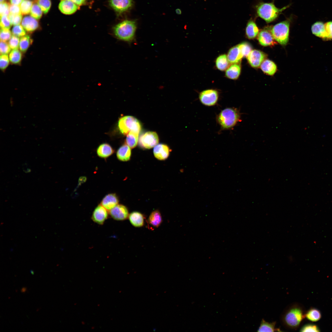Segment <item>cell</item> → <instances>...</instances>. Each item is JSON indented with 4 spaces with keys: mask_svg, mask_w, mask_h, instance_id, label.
<instances>
[{
    "mask_svg": "<svg viewBox=\"0 0 332 332\" xmlns=\"http://www.w3.org/2000/svg\"><path fill=\"white\" fill-rule=\"evenodd\" d=\"M9 57L10 61L12 64H19L22 59V52L18 49H12L9 53Z\"/></svg>",
    "mask_w": 332,
    "mask_h": 332,
    "instance_id": "cell-30",
    "label": "cell"
},
{
    "mask_svg": "<svg viewBox=\"0 0 332 332\" xmlns=\"http://www.w3.org/2000/svg\"><path fill=\"white\" fill-rule=\"evenodd\" d=\"M269 28L262 30L258 34V39L259 43L264 46H273L276 44Z\"/></svg>",
    "mask_w": 332,
    "mask_h": 332,
    "instance_id": "cell-12",
    "label": "cell"
},
{
    "mask_svg": "<svg viewBox=\"0 0 332 332\" xmlns=\"http://www.w3.org/2000/svg\"><path fill=\"white\" fill-rule=\"evenodd\" d=\"M22 169L25 173H29L31 172V169L28 167V164L26 163H25L22 165Z\"/></svg>",
    "mask_w": 332,
    "mask_h": 332,
    "instance_id": "cell-48",
    "label": "cell"
},
{
    "mask_svg": "<svg viewBox=\"0 0 332 332\" xmlns=\"http://www.w3.org/2000/svg\"><path fill=\"white\" fill-rule=\"evenodd\" d=\"M305 317L308 320L313 322L319 320L321 318L320 311L315 308L309 309L305 314Z\"/></svg>",
    "mask_w": 332,
    "mask_h": 332,
    "instance_id": "cell-31",
    "label": "cell"
},
{
    "mask_svg": "<svg viewBox=\"0 0 332 332\" xmlns=\"http://www.w3.org/2000/svg\"><path fill=\"white\" fill-rule=\"evenodd\" d=\"M12 24L9 17L7 15L1 16L0 18V27L1 29H10Z\"/></svg>",
    "mask_w": 332,
    "mask_h": 332,
    "instance_id": "cell-41",
    "label": "cell"
},
{
    "mask_svg": "<svg viewBox=\"0 0 332 332\" xmlns=\"http://www.w3.org/2000/svg\"><path fill=\"white\" fill-rule=\"evenodd\" d=\"M78 6L70 0H61L59 5L60 11L65 14H71L75 13Z\"/></svg>",
    "mask_w": 332,
    "mask_h": 332,
    "instance_id": "cell-15",
    "label": "cell"
},
{
    "mask_svg": "<svg viewBox=\"0 0 332 332\" xmlns=\"http://www.w3.org/2000/svg\"><path fill=\"white\" fill-rule=\"evenodd\" d=\"M26 31L22 25H18L14 26L12 30L13 35L18 37H23L26 35Z\"/></svg>",
    "mask_w": 332,
    "mask_h": 332,
    "instance_id": "cell-36",
    "label": "cell"
},
{
    "mask_svg": "<svg viewBox=\"0 0 332 332\" xmlns=\"http://www.w3.org/2000/svg\"><path fill=\"white\" fill-rule=\"evenodd\" d=\"M131 148L127 144H124L121 146L118 149L116 155L118 160L122 161L129 160L131 156Z\"/></svg>",
    "mask_w": 332,
    "mask_h": 332,
    "instance_id": "cell-19",
    "label": "cell"
},
{
    "mask_svg": "<svg viewBox=\"0 0 332 332\" xmlns=\"http://www.w3.org/2000/svg\"><path fill=\"white\" fill-rule=\"evenodd\" d=\"M258 16L267 22H271L278 16L280 13L286 9L288 6L281 9L275 6L273 2H260L256 6Z\"/></svg>",
    "mask_w": 332,
    "mask_h": 332,
    "instance_id": "cell-4",
    "label": "cell"
},
{
    "mask_svg": "<svg viewBox=\"0 0 332 332\" xmlns=\"http://www.w3.org/2000/svg\"><path fill=\"white\" fill-rule=\"evenodd\" d=\"M136 26L134 21L124 20L115 25L113 28L115 37L118 40L129 43L135 40Z\"/></svg>",
    "mask_w": 332,
    "mask_h": 332,
    "instance_id": "cell-2",
    "label": "cell"
},
{
    "mask_svg": "<svg viewBox=\"0 0 332 332\" xmlns=\"http://www.w3.org/2000/svg\"><path fill=\"white\" fill-rule=\"evenodd\" d=\"M267 57L264 53L259 50H252L247 57L250 65L253 67L258 68Z\"/></svg>",
    "mask_w": 332,
    "mask_h": 332,
    "instance_id": "cell-9",
    "label": "cell"
},
{
    "mask_svg": "<svg viewBox=\"0 0 332 332\" xmlns=\"http://www.w3.org/2000/svg\"><path fill=\"white\" fill-rule=\"evenodd\" d=\"M10 4L6 2L0 3V16L4 15H9V14Z\"/></svg>",
    "mask_w": 332,
    "mask_h": 332,
    "instance_id": "cell-45",
    "label": "cell"
},
{
    "mask_svg": "<svg viewBox=\"0 0 332 332\" xmlns=\"http://www.w3.org/2000/svg\"><path fill=\"white\" fill-rule=\"evenodd\" d=\"M76 5L80 6L84 3L85 0H70Z\"/></svg>",
    "mask_w": 332,
    "mask_h": 332,
    "instance_id": "cell-50",
    "label": "cell"
},
{
    "mask_svg": "<svg viewBox=\"0 0 332 332\" xmlns=\"http://www.w3.org/2000/svg\"><path fill=\"white\" fill-rule=\"evenodd\" d=\"M10 14H21V11L19 6L11 4L10 5Z\"/></svg>",
    "mask_w": 332,
    "mask_h": 332,
    "instance_id": "cell-47",
    "label": "cell"
},
{
    "mask_svg": "<svg viewBox=\"0 0 332 332\" xmlns=\"http://www.w3.org/2000/svg\"><path fill=\"white\" fill-rule=\"evenodd\" d=\"M8 17L12 24L14 26L20 25L22 22V16L21 14H14L10 13Z\"/></svg>",
    "mask_w": 332,
    "mask_h": 332,
    "instance_id": "cell-43",
    "label": "cell"
},
{
    "mask_svg": "<svg viewBox=\"0 0 332 332\" xmlns=\"http://www.w3.org/2000/svg\"><path fill=\"white\" fill-rule=\"evenodd\" d=\"M37 3L44 14L48 12L51 6L50 0H38Z\"/></svg>",
    "mask_w": 332,
    "mask_h": 332,
    "instance_id": "cell-37",
    "label": "cell"
},
{
    "mask_svg": "<svg viewBox=\"0 0 332 332\" xmlns=\"http://www.w3.org/2000/svg\"><path fill=\"white\" fill-rule=\"evenodd\" d=\"M21 24L25 30L28 33H32L35 31L39 27L38 21L30 16L24 17L22 21Z\"/></svg>",
    "mask_w": 332,
    "mask_h": 332,
    "instance_id": "cell-16",
    "label": "cell"
},
{
    "mask_svg": "<svg viewBox=\"0 0 332 332\" xmlns=\"http://www.w3.org/2000/svg\"><path fill=\"white\" fill-rule=\"evenodd\" d=\"M159 142V138L157 133L154 132H147L140 136L139 144L142 148L150 149L155 146Z\"/></svg>",
    "mask_w": 332,
    "mask_h": 332,
    "instance_id": "cell-7",
    "label": "cell"
},
{
    "mask_svg": "<svg viewBox=\"0 0 332 332\" xmlns=\"http://www.w3.org/2000/svg\"><path fill=\"white\" fill-rule=\"evenodd\" d=\"M30 15L36 19H40L42 16V11L38 4H33L30 11Z\"/></svg>",
    "mask_w": 332,
    "mask_h": 332,
    "instance_id": "cell-34",
    "label": "cell"
},
{
    "mask_svg": "<svg viewBox=\"0 0 332 332\" xmlns=\"http://www.w3.org/2000/svg\"><path fill=\"white\" fill-rule=\"evenodd\" d=\"M241 71V68L240 64H233L227 69L225 72V75L229 79L236 80L239 76Z\"/></svg>",
    "mask_w": 332,
    "mask_h": 332,
    "instance_id": "cell-24",
    "label": "cell"
},
{
    "mask_svg": "<svg viewBox=\"0 0 332 332\" xmlns=\"http://www.w3.org/2000/svg\"><path fill=\"white\" fill-rule=\"evenodd\" d=\"M176 13L178 14H181V11L179 9H177L176 10Z\"/></svg>",
    "mask_w": 332,
    "mask_h": 332,
    "instance_id": "cell-52",
    "label": "cell"
},
{
    "mask_svg": "<svg viewBox=\"0 0 332 332\" xmlns=\"http://www.w3.org/2000/svg\"><path fill=\"white\" fill-rule=\"evenodd\" d=\"M215 64L217 68L220 70L223 71L227 69L229 62L227 55L223 54L219 56L216 59Z\"/></svg>",
    "mask_w": 332,
    "mask_h": 332,
    "instance_id": "cell-28",
    "label": "cell"
},
{
    "mask_svg": "<svg viewBox=\"0 0 332 332\" xmlns=\"http://www.w3.org/2000/svg\"><path fill=\"white\" fill-rule=\"evenodd\" d=\"M108 211L101 204L98 205L93 212L92 219L98 224H103L108 218L109 213Z\"/></svg>",
    "mask_w": 332,
    "mask_h": 332,
    "instance_id": "cell-11",
    "label": "cell"
},
{
    "mask_svg": "<svg viewBox=\"0 0 332 332\" xmlns=\"http://www.w3.org/2000/svg\"><path fill=\"white\" fill-rule=\"evenodd\" d=\"M219 93L215 89H208L201 92L199 95L200 102L207 106H212L217 103L219 99Z\"/></svg>",
    "mask_w": 332,
    "mask_h": 332,
    "instance_id": "cell-8",
    "label": "cell"
},
{
    "mask_svg": "<svg viewBox=\"0 0 332 332\" xmlns=\"http://www.w3.org/2000/svg\"><path fill=\"white\" fill-rule=\"evenodd\" d=\"M19 37L13 35L8 42L9 45L12 49H18L20 42Z\"/></svg>",
    "mask_w": 332,
    "mask_h": 332,
    "instance_id": "cell-42",
    "label": "cell"
},
{
    "mask_svg": "<svg viewBox=\"0 0 332 332\" xmlns=\"http://www.w3.org/2000/svg\"><path fill=\"white\" fill-rule=\"evenodd\" d=\"M33 40L28 35L21 37L20 39L19 49L22 53H25L32 44Z\"/></svg>",
    "mask_w": 332,
    "mask_h": 332,
    "instance_id": "cell-29",
    "label": "cell"
},
{
    "mask_svg": "<svg viewBox=\"0 0 332 332\" xmlns=\"http://www.w3.org/2000/svg\"><path fill=\"white\" fill-rule=\"evenodd\" d=\"M111 6L117 12L121 13L126 11L132 6V0H110Z\"/></svg>",
    "mask_w": 332,
    "mask_h": 332,
    "instance_id": "cell-13",
    "label": "cell"
},
{
    "mask_svg": "<svg viewBox=\"0 0 332 332\" xmlns=\"http://www.w3.org/2000/svg\"><path fill=\"white\" fill-rule=\"evenodd\" d=\"M118 126L120 131L124 135H127L131 132L139 134L141 129L139 121L132 116L121 117L118 121Z\"/></svg>",
    "mask_w": 332,
    "mask_h": 332,
    "instance_id": "cell-6",
    "label": "cell"
},
{
    "mask_svg": "<svg viewBox=\"0 0 332 332\" xmlns=\"http://www.w3.org/2000/svg\"><path fill=\"white\" fill-rule=\"evenodd\" d=\"M26 290V287H23L21 290V292L22 293H24Z\"/></svg>",
    "mask_w": 332,
    "mask_h": 332,
    "instance_id": "cell-51",
    "label": "cell"
},
{
    "mask_svg": "<svg viewBox=\"0 0 332 332\" xmlns=\"http://www.w3.org/2000/svg\"><path fill=\"white\" fill-rule=\"evenodd\" d=\"M119 199L114 193H110L106 195L101 202V204L107 210L109 211L119 203Z\"/></svg>",
    "mask_w": 332,
    "mask_h": 332,
    "instance_id": "cell-17",
    "label": "cell"
},
{
    "mask_svg": "<svg viewBox=\"0 0 332 332\" xmlns=\"http://www.w3.org/2000/svg\"><path fill=\"white\" fill-rule=\"evenodd\" d=\"M0 3H2V2H3L4 1V0H0Z\"/></svg>",
    "mask_w": 332,
    "mask_h": 332,
    "instance_id": "cell-54",
    "label": "cell"
},
{
    "mask_svg": "<svg viewBox=\"0 0 332 332\" xmlns=\"http://www.w3.org/2000/svg\"><path fill=\"white\" fill-rule=\"evenodd\" d=\"M33 2L31 0H23L20 5L21 13L26 15L30 13Z\"/></svg>",
    "mask_w": 332,
    "mask_h": 332,
    "instance_id": "cell-33",
    "label": "cell"
},
{
    "mask_svg": "<svg viewBox=\"0 0 332 332\" xmlns=\"http://www.w3.org/2000/svg\"><path fill=\"white\" fill-rule=\"evenodd\" d=\"M23 0H10L11 4L19 6Z\"/></svg>",
    "mask_w": 332,
    "mask_h": 332,
    "instance_id": "cell-49",
    "label": "cell"
},
{
    "mask_svg": "<svg viewBox=\"0 0 332 332\" xmlns=\"http://www.w3.org/2000/svg\"><path fill=\"white\" fill-rule=\"evenodd\" d=\"M301 332H319L320 329L316 325L312 324H307L303 326L300 329Z\"/></svg>",
    "mask_w": 332,
    "mask_h": 332,
    "instance_id": "cell-40",
    "label": "cell"
},
{
    "mask_svg": "<svg viewBox=\"0 0 332 332\" xmlns=\"http://www.w3.org/2000/svg\"><path fill=\"white\" fill-rule=\"evenodd\" d=\"M290 23V20L287 19L270 28L274 39L282 45H287L288 42Z\"/></svg>",
    "mask_w": 332,
    "mask_h": 332,
    "instance_id": "cell-5",
    "label": "cell"
},
{
    "mask_svg": "<svg viewBox=\"0 0 332 332\" xmlns=\"http://www.w3.org/2000/svg\"><path fill=\"white\" fill-rule=\"evenodd\" d=\"M128 219L134 227H140L144 224V217L140 212L133 211L128 216Z\"/></svg>",
    "mask_w": 332,
    "mask_h": 332,
    "instance_id": "cell-23",
    "label": "cell"
},
{
    "mask_svg": "<svg viewBox=\"0 0 332 332\" xmlns=\"http://www.w3.org/2000/svg\"><path fill=\"white\" fill-rule=\"evenodd\" d=\"M149 224L152 226L157 227L162 222V218L160 213L158 210L152 211L150 214L148 219Z\"/></svg>",
    "mask_w": 332,
    "mask_h": 332,
    "instance_id": "cell-27",
    "label": "cell"
},
{
    "mask_svg": "<svg viewBox=\"0 0 332 332\" xmlns=\"http://www.w3.org/2000/svg\"><path fill=\"white\" fill-rule=\"evenodd\" d=\"M170 152V149L168 146L162 144L156 145L154 147L153 150L155 157L160 160H164L167 159L169 155Z\"/></svg>",
    "mask_w": 332,
    "mask_h": 332,
    "instance_id": "cell-14",
    "label": "cell"
},
{
    "mask_svg": "<svg viewBox=\"0 0 332 332\" xmlns=\"http://www.w3.org/2000/svg\"><path fill=\"white\" fill-rule=\"evenodd\" d=\"M311 30L312 33L315 36L326 40V33L324 23L322 22H317L312 26Z\"/></svg>",
    "mask_w": 332,
    "mask_h": 332,
    "instance_id": "cell-21",
    "label": "cell"
},
{
    "mask_svg": "<svg viewBox=\"0 0 332 332\" xmlns=\"http://www.w3.org/2000/svg\"><path fill=\"white\" fill-rule=\"evenodd\" d=\"M275 322H267L264 319L262 320L260 325L257 330L258 332H275L281 331L280 329L276 328Z\"/></svg>",
    "mask_w": 332,
    "mask_h": 332,
    "instance_id": "cell-26",
    "label": "cell"
},
{
    "mask_svg": "<svg viewBox=\"0 0 332 332\" xmlns=\"http://www.w3.org/2000/svg\"><path fill=\"white\" fill-rule=\"evenodd\" d=\"M139 134L131 132L127 135L126 144L131 148H133L137 145Z\"/></svg>",
    "mask_w": 332,
    "mask_h": 332,
    "instance_id": "cell-32",
    "label": "cell"
},
{
    "mask_svg": "<svg viewBox=\"0 0 332 332\" xmlns=\"http://www.w3.org/2000/svg\"><path fill=\"white\" fill-rule=\"evenodd\" d=\"M10 61L8 54H2L0 56V68L4 71L8 67Z\"/></svg>",
    "mask_w": 332,
    "mask_h": 332,
    "instance_id": "cell-38",
    "label": "cell"
},
{
    "mask_svg": "<svg viewBox=\"0 0 332 332\" xmlns=\"http://www.w3.org/2000/svg\"><path fill=\"white\" fill-rule=\"evenodd\" d=\"M243 57H247L251 51L252 47L247 42H243L238 45Z\"/></svg>",
    "mask_w": 332,
    "mask_h": 332,
    "instance_id": "cell-35",
    "label": "cell"
},
{
    "mask_svg": "<svg viewBox=\"0 0 332 332\" xmlns=\"http://www.w3.org/2000/svg\"><path fill=\"white\" fill-rule=\"evenodd\" d=\"M30 272L32 275H34V271L32 270H31L30 271Z\"/></svg>",
    "mask_w": 332,
    "mask_h": 332,
    "instance_id": "cell-53",
    "label": "cell"
},
{
    "mask_svg": "<svg viewBox=\"0 0 332 332\" xmlns=\"http://www.w3.org/2000/svg\"><path fill=\"white\" fill-rule=\"evenodd\" d=\"M261 70L265 73L273 75L277 70V66L275 64L269 60H264L260 65Z\"/></svg>",
    "mask_w": 332,
    "mask_h": 332,
    "instance_id": "cell-25",
    "label": "cell"
},
{
    "mask_svg": "<svg viewBox=\"0 0 332 332\" xmlns=\"http://www.w3.org/2000/svg\"><path fill=\"white\" fill-rule=\"evenodd\" d=\"M109 213L113 219L118 221L124 220L129 216L127 207L122 204H117L109 211Z\"/></svg>",
    "mask_w": 332,
    "mask_h": 332,
    "instance_id": "cell-10",
    "label": "cell"
},
{
    "mask_svg": "<svg viewBox=\"0 0 332 332\" xmlns=\"http://www.w3.org/2000/svg\"><path fill=\"white\" fill-rule=\"evenodd\" d=\"M114 152L112 147L109 144L103 143L100 145L97 149L98 156L101 158L105 159L111 156Z\"/></svg>",
    "mask_w": 332,
    "mask_h": 332,
    "instance_id": "cell-22",
    "label": "cell"
},
{
    "mask_svg": "<svg viewBox=\"0 0 332 332\" xmlns=\"http://www.w3.org/2000/svg\"><path fill=\"white\" fill-rule=\"evenodd\" d=\"M245 32L247 37L249 39L255 38L259 34V29L252 19H250L247 23Z\"/></svg>",
    "mask_w": 332,
    "mask_h": 332,
    "instance_id": "cell-20",
    "label": "cell"
},
{
    "mask_svg": "<svg viewBox=\"0 0 332 332\" xmlns=\"http://www.w3.org/2000/svg\"><path fill=\"white\" fill-rule=\"evenodd\" d=\"M227 57L229 63L232 64H239L243 57L238 45L230 49Z\"/></svg>",
    "mask_w": 332,
    "mask_h": 332,
    "instance_id": "cell-18",
    "label": "cell"
},
{
    "mask_svg": "<svg viewBox=\"0 0 332 332\" xmlns=\"http://www.w3.org/2000/svg\"><path fill=\"white\" fill-rule=\"evenodd\" d=\"M240 115L236 109L226 108L218 115L217 120L222 128L227 129L233 128L240 121Z\"/></svg>",
    "mask_w": 332,
    "mask_h": 332,
    "instance_id": "cell-3",
    "label": "cell"
},
{
    "mask_svg": "<svg viewBox=\"0 0 332 332\" xmlns=\"http://www.w3.org/2000/svg\"><path fill=\"white\" fill-rule=\"evenodd\" d=\"M326 33V40L332 39V21H329L324 23Z\"/></svg>",
    "mask_w": 332,
    "mask_h": 332,
    "instance_id": "cell-44",
    "label": "cell"
},
{
    "mask_svg": "<svg viewBox=\"0 0 332 332\" xmlns=\"http://www.w3.org/2000/svg\"><path fill=\"white\" fill-rule=\"evenodd\" d=\"M11 48L8 43L1 41L0 43V52L1 55L8 54L11 51Z\"/></svg>",
    "mask_w": 332,
    "mask_h": 332,
    "instance_id": "cell-46",
    "label": "cell"
},
{
    "mask_svg": "<svg viewBox=\"0 0 332 332\" xmlns=\"http://www.w3.org/2000/svg\"><path fill=\"white\" fill-rule=\"evenodd\" d=\"M12 32L9 29H1L0 32L1 41L7 42L12 36Z\"/></svg>",
    "mask_w": 332,
    "mask_h": 332,
    "instance_id": "cell-39",
    "label": "cell"
},
{
    "mask_svg": "<svg viewBox=\"0 0 332 332\" xmlns=\"http://www.w3.org/2000/svg\"><path fill=\"white\" fill-rule=\"evenodd\" d=\"M302 308L298 304L292 303L284 310L281 316V321L286 328L296 329L305 317Z\"/></svg>",
    "mask_w": 332,
    "mask_h": 332,
    "instance_id": "cell-1",
    "label": "cell"
}]
</instances>
